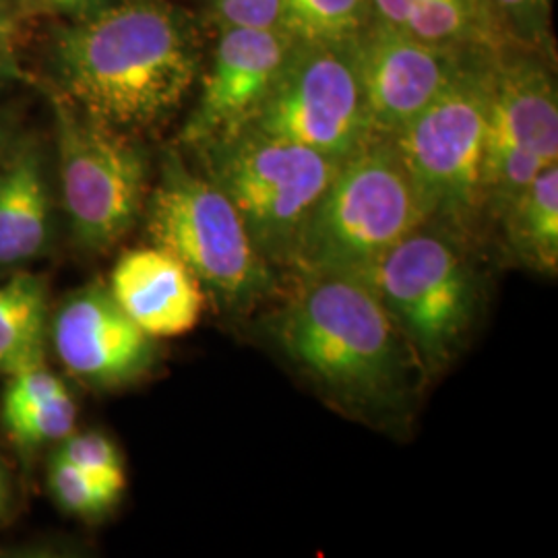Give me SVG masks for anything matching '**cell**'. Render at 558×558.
<instances>
[{"instance_id": "1", "label": "cell", "mask_w": 558, "mask_h": 558, "mask_svg": "<svg viewBox=\"0 0 558 558\" xmlns=\"http://www.w3.org/2000/svg\"><path fill=\"white\" fill-rule=\"evenodd\" d=\"M260 336L341 416L387 435L410 430L428 379L364 281L292 278Z\"/></svg>"}, {"instance_id": "2", "label": "cell", "mask_w": 558, "mask_h": 558, "mask_svg": "<svg viewBox=\"0 0 558 558\" xmlns=\"http://www.w3.org/2000/svg\"><path fill=\"white\" fill-rule=\"evenodd\" d=\"M199 69L197 29L170 0H112L54 41L62 98L129 135L172 119Z\"/></svg>"}, {"instance_id": "3", "label": "cell", "mask_w": 558, "mask_h": 558, "mask_svg": "<svg viewBox=\"0 0 558 558\" xmlns=\"http://www.w3.org/2000/svg\"><path fill=\"white\" fill-rule=\"evenodd\" d=\"M426 221L391 137H375L339 163L300 230L288 276L364 279Z\"/></svg>"}, {"instance_id": "4", "label": "cell", "mask_w": 558, "mask_h": 558, "mask_svg": "<svg viewBox=\"0 0 558 558\" xmlns=\"http://www.w3.org/2000/svg\"><path fill=\"white\" fill-rule=\"evenodd\" d=\"M151 244L170 251L221 313L246 317L281 292L278 274L248 236L220 189L170 154L145 201Z\"/></svg>"}, {"instance_id": "5", "label": "cell", "mask_w": 558, "mask_h": 558, "mask_svg": "<svg viewBox=\"0 0 558 558\" xmlns=\"http://www.w3.org/2000/svg\"><path fill=\"white\" fill-rule=\"evenodd\" d=\"M364 281L418 356L428 383L465 352L484 311L474 246L424 221Z\"/></svg>"}, {"instance_id": "6", "label": "cell", "mask_w": 558, "mask_h": 558, "mask_svg": "<svg viewBox=\"0 0 558 558\" xmlns=\"http://www.w3.org/2000/svg\"><path fill=\"white\" fill-rule=\"evenodd\" d=\"M480 50L391 141L424 218L476 248L486 214V62Z\"/></svg>"}, {"instance_id": "7", "label": "cell", "mask_w": 558, "mask_h": 558, "mask_svg": "<svg viewBox=\"0 0 558 558\" xmlns=\"http://www.w3.org/2000/svg\"><path fill=\"white\" fill-rule=\"evenodd\" d=\"M267 263L286 274L300 230L341 161L308 147L240 131L195 147Z\"/></svg>"}, {"instance_id": "8", "label": "cell", "mask_w": 558, "mask_h": 558, "mask_svg": "<svg viewBox=\"0 0 558 558\" xmlns=\"http://www.w3.org/2000/svg\"><path fill=\"white\" fill-rule=\"evenodd\" d=\"M242 131L302 145L338 161L375 140L354 41H292L278 80Z\"/></svg>"}, {"instance_id": "9", "label": "cell", "mask_w": 558, "mask_h": 558, "mask_svg": "<svg viewBox=\"0 0 558 558\" xmlns=\"http://www.w3.org/2000/svg\"><path fill=\"white\" fill-rule=\"evenodd\" d=\"M62 207L81 251L104 255L143 218L147 158L129 133L57 100Z\"/></svg>"}, {"instance_id": "10", "label": "cell", "mask_w": 558, "mask_h": 558, "mask_svg": "<svg viewBox=\"0 0 558 558\" xmlns=\"http://www.w3.org/2000/svg\"><path fill=\"white\" fill-rule=\"evenodd\" d=\"M486 87V214L495 223L527 182L558 163V92L550 54L490 50Z\"/></svg>"}, {"instance_id": "11", "label": "cell", "mask_w": 558, "mask_h": 558, "mask_svg": "<svg viewBox=\"0 0 558 558\" xmlns=\"http://www.w3.org/2000/svg\"><path fill=\"white\" fill-rule=\"evenodd\" d=\"M480 50L420 40L371 21L354 40L360 87L375 137H391L458 80Z\"/></svg>"}, {"instance_id": "12", "label": "cell", "mask_w": 558, "mask_h": 558, "mask_svg": "<svg viewBox=\"0 0 558 558\" xmlns=\"http://www.w3.org/2000/svg\"><path fill=\"white\" fill-rule=\"evenodd\" d=\"M52 345L62 366L87 387L117 391L151 375L160 359L158 339L147 336L108 290L87 283L60 302Z\"/></svg>"}, {"instance_id": "13", "label": "cell", "mask_w": 558, "mask_h": 558, "mask_svg": "<svg viewBox=\"0 0 558 558\" xmlns=\"http://www.w3.org/2000/svg\"><path fill=\"white\" fill-rule=\"evenodd\" d=\"M292 40L279 29L221 27L182 141L199 147L242 131L278 80Z\"/></svg>"}, {"instance_id": "14", "label": "cell", "mask_w": 558, "mask_h": 558, "mask_svg": "<svg viewBox=\"0 0 558 558\" xmlns=\"http://www.w3.org/2000/svg\"><path fill=\"white\" fill-rule=\"evenodd\" d=\"M120 308L154 339L180 338L199 325L207 296L197 278L158 244L124 253L108 281Z\"/></svg>"}, {"instance_id": "15", "label": "cell", "mask_w": 558, "mask_h": 558, "mask_svg": "<svg viewBox=\"0 0 558 558\" xmlns=\"http://www.w3.org/2000/svg\"><path fill=\"white\" fill-rule=\"evenodd\" d=\"M52 236V201L44 158L29 143L0 166V269H20L41 259Z\"/></svg>"}, {"instance_id": "16", "label": "cell", "mask_w": 558, "mask_h": 558, "mask_svg": "<svg viewBox=\"0 0 558 558\" xmlns=\"http://www.w3.org/2000/svg\"><path fill=\"white\" fill-rule=\"evenodd\" d=\"M495 223L511 259L534 274L557 276L558 163L527 182Z\"/></svg>"}, {"instance_id": "17", "label": "cell", "mask_w": 558, "mask_h": 558, "mask_svg": "<svg viewBox=\"0 0 558 558\" xmlns=\"http://www.w3.org/2000/svg\"><path fill=\"white\" fill-rule=\"evenodd\" d=\"M48 283L15 274L0 286V373L15 375L44 364L48 336Z\"/></svg>"}, {"instance_id": "18", "label": "cell", "mask_w": 558, "mask_h": 558, "mask_svg": "<svg viewBox=\"0 0 558 558\" xmlns=\"http://www.w3.org/2000/svg\"><path fill=\"white\" fill-rule=\"evenodd\" d=\"M368 23V0H279V32L292 41H354Z\"/></svg>"}, {"instance_id": "19", "label": "cell", "mask_w": 558, "mask_h": 558, "mask_svg": "<svg viewBox=\"0 0 558 558\" xmlns=\"http://www.w3.org/2000/svg\"><path fill=\"white\" fill-rule=\"evenodd\" d=\"M488 50L523 48L550 54L553 0H474Z\"/></svg>"}, {"instance_id": "20", "label": "cell", "mask_w": 558, "mask_h": 558, "mask_svg": "<svg viewBox=\"0 0 558 558\" xmlns=\"http://www.w3.org/2000/svg\"><path fill=\"white\" fill-rule=\"evenodd\" d=\"M48 486L62 511L81 519H101L122 499L126 474H92L52 459Z\"/></svg>"}, {"instance_id": "21", "label": "cell", "mask_w": 558, "mask_h": 558, "mask_svg": "<svg viewBox=\"0 0 558 558\" xmlns=\"http://www.w3.org/2000/svg\"><path fill=\"white\" fill-rule=\"evenodd\" d=\"M2 422L11 439L23 447H38L46 442H60L75 433L77 405L75 399L64 391L27 410L4 414Z\"/></svg>"}, {"instance_id": "22", "label": "cell", "mask_w": 558, "mask_h": 558, "mask_svg": "<svg viewBox=\"0 0 558 558\" xmlns=\"http://www.w3.org/2000/svg\"><path fill=\"white\" fill-rule=\"evenodd\" d=\"M57 445L59 447L52 456L54 461L69 463L92 474H126L117 442L101 433H73Z\"/></svg>"}, {"instance_id": "23", "label": "cell", "mask_w": 558, "mask_h": 558, "mask_svg": "<svg viewBox=\"0 0 558 558\" xmlns=\"http://www.w3.org/2000/svg\"><path fill=\"white\" fill-rule=\"evenodd\" d=\"M64 391H69L64 380L46 371L44 364L20 371L9 377L7 389L2 393V416L44 403Z\"/></svg>"}, {"instance_id": "24", "label": "cell", "mask_w": 558, "mask_h": 558, "mask_svg": "<svg viewBox=\"0 0 558 558\" xmlns=\"http://www.w3.org/2000/svg\"><path fill=\"white\" fill-rule=\"evenodd\" d=\"M221 27L279 29V0H211Z\"/></svg>"}, {"instance_id": "25", "label": "cell", "mask_w": 558, "mask_h": 558, "mask_svg": "<svg viewBox=\"0 0 558 558\" xmlns=\"http://www.w3.org/2000/svg\"><path fill=\"white\" fill-rule=\"evenodd\" d=\"M112 0H15L23 11L38 15H57L71 21L87 17L110 4Z\"/></svg>"}, {"instance_id": "26", "label": "cell", "mask_w": 558, "mask_h": 558, "mask_svg": "<svg viewBox=\"0 0 558 558\" xmlns=\"http://www.w3.org/2000/svg\"><path fill=\"white\" fill-rule=\"evenodd\" d=\"M13 17H15L13 0H0V44L13 32Z\"/></svg>"}, {"instance_id": "27", "label": "cell", "mask_w": 558, "mask_h": 558, "mask_svg": "<svg viewBox=\"0 0 558 558\" xmlns=\"http://www.w3.org/2000/svg\"><path fill=\"white\" fill-rule=\"evenodd\" d=\"M7 502H9V484H7L4 470H2V465H0V515H2V511L7 509Z\"/></svg>"}, {"instance_id": "28", "label": "cell", "mask_w": 558, "mask_h": 558, "mask_svg": "<svg viewBox=\"0 0 558 558\" xmlns=\"http://www.w3.org/2000/svg\"><path fill=\"white\" fill-rule=\"evenodd\" d=\"M2 149H4V131L0 126V166H2Z\"/></svg>"}, {"instance_id": "29", "label": "cell", "mask_w": 558, "mask_h": 558, "mask_svg": "<svg viewBox=\"0 0 558 558\" xmlns=\"http://www.w3.org/2000/svg\"><path fill=\"white\" fill-rule=\"evenodd\" d=\"M0 71H2V62H0Z\"/></svg>"}]
</instances>
